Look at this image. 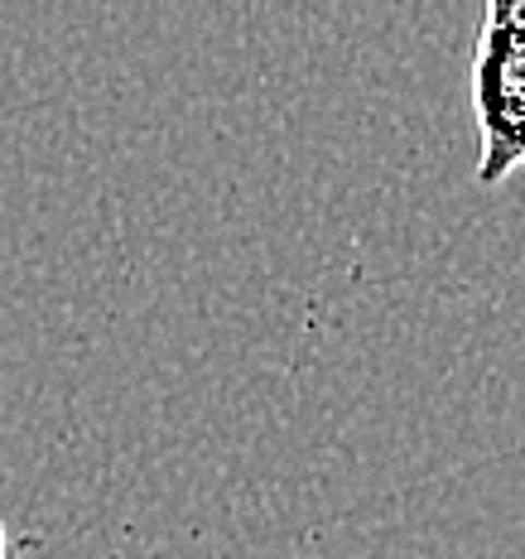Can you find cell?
Listing matches in <instances>:
<instances>
[{
  "label": "cell",
  "mask_w": 525,
  "mask_h": 559,
  "mask_svg": "<svg viewBox=\"0 0 525 559\" xmlns=\"http://www.w3.org/2000/svg\"><path fill=\"white\" fill-rule=\"evenodd\" d=\"M473 111L482 131L477 183L492 189L525 165V0H487L473 49Z\"/></svg>",
  "instance_id": "1"
},
{
  "label": "cell",
  "mask_w": 525,
  "mask_h": 559,
  "mask_svg": "<svg viewBox=\"0 0 525 559\" xmlns=\"http://www.w3.org/2000/svg\"><path fill=\"white\" fill-rule=\"evenodd\" d=\"M10 555V535H5V521H0V559Z\"/></svg>",
  "instance_id": "2"
}]
</instances>
